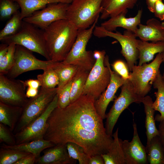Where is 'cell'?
Wrapping results in <instances>:
<instances>
[{
  "mask_svg": "<svg viewBox=\"0 0 164 164\" xmlns=\"http://www.w3.org/2000/svg\"><path fill=\"white\" fill-rule=\"evenodd\" d=\"M93 96L82 95L66 107H56L47 121L43 138L55 145L68 142L81 147L90 157L106 153L113 141L97 113Z\"/></svg>",
  "mask_w": 164,
  "mask_h": 164,
  "instance_id": "6da1fadb",
  "label": "cell"
},
{
  "mask_svg": "<svg viewBox=\"0 0 164 164\" xmlns=\"http://www.w3.org/2000/svg\"><path fill=\"white\" fill-rule=\"evenodd\" d=\"M44 31L50 60L63 61L76 40L78 29L72 22L66 19L52 23Z\"/></svg>",
  "mask_w": 164,
  "mask_h": 164,
  "instance_id": "7a4b0ae2",
  "label": "cell"
},
{
  "mask_svg": "<svg viewBox=\"0 0 164 164\" xmlns=\"http://www.w3.org/2000/svg\"><path fill=\"white\" fill-rule=\"evenodd\" d=\"M0 41L8 45L14 43L22 46L40 54L46 60H50L47 51L44 30L32 24L23 21L21 28L18 33Z\"/></svg>",
  "mask_w": 164,
  "mask_h": 164,
  "instance_id": "3957f363",
  "label": "cell"
},
{
  "mask_svg": "<svg viewBox=\"0 0 164 164\" xmlns=\"http://www.w3.org/2000/svg\"><path fill=\"white\" fill-rule=\"evenodd\" d=\"M102 0H73L67 12V19L78 30L91 27L99 18Z\"/></svg>",
  "mask_w": 164,
  "mask_h": 164,
  "instance_id": "277c9868",
  "label": "cell"
},
{
  "mask_svg": "<svg viewBox=\"0 0 164 164\" xmlns=\"http://www.w3.org/2000/svg\"><path fill=\"white\" fill-rule=\"evenodd\" d=\"M57 87L45 88L41 87L38 94L29 98L23 107L22 115L14 130L13 134L27 126L44 111L56 94Z\"/></svg>",
  "mask_w": 164,
  "mask_h": 164,
  "instance_id": "5b68a950",
  "label": "cell"
},
{
  "mask_svg": "<svg viewBox=\"0 0 164 164\" xmlns=\"http://www.w3.org/2000/svg\"><path fill=\"white\" fill-rule=\"evenodd\" d=\"M99 18L87 29L78 30L76 40L70 51L63 61L66 64L77 66L90 71L95 62L93 52L87 50V43L93 34Z\"/></svg>",
  "mask_w": 164,
  "mask_h": 164,
  "instance_id": "8992f818",
  "label": "cell"
},
{
  "mask_svg": "<svg viewBox=\"0 0 164 164\" xmlns=\"http://www.w3.org/2000/svg\"><path fill=\"white\" fill-rule=\"evenodd\" d=\"M93 53L95 62L90 71L82 95L91 96L96 100L108 86L111 75L108 67L104 63L105 51L95 50Z\"/></svg>",
  "mask_w": 164,
  "mask_h": 164,
  "instance_id": "52a82bcc",
  "label": "cell"
},
{
  "mask_svg": "<svg viewBox=\"0 0 164 164\" xmlns=\"http://www.w3.org/2000/svg\"><path fill=\"white\" fill-rule=\"evenodd\" d=\"M162 62V54L160 53L157 54L150 63L141 66L135 65L133 67L129 73L128 80L138 96L143 98L150 92Z\"/></svg>",
  "mask_w": 164,
  "mask_h": 164,
  "instance_id": "ba28073f",
  "label": "cell"
},
{
  "mask_svg": "<svg viewBox=\"0 0 164 164\" xmlns=\"http://www.w3.org/2000/svg\"><path fill=\"white\" fill-rule=\"evenodd\" d=\"M93 34L98 38L109 37L117 40L121 46V52L126 61L129 70L132 71L133 67L136 65L138 56V39L134 32L126 30L122 34L118 31H109L100 26H96Z\"/></svg>",
  "mask_w": 164,
  "mask_h": 164,
  "instance_id": "9c48e42d",
  "label": "cell"
},
{
  "mask_svg": "<svg viewBox=\"0 0 164 164\" xmlns=\"http://www.w3.org/2000/svg\"><path fill=\"white\" fill-rule=\"evenodd\" d=\"M121 87L119 96L115 100L112 107L106 115L105 129L107 134L112 137L114 128L122 112L132 103H142L143 99L136 93L128 79Z\"/></svg>",
  "mask_w": 164,
  "mask_h": 164,
  "instance_id": "30bf717a",
  "label": "cell"
},
{
  "mask_svg": "<svg viewBox=\"0 0 164 164\" xmlns=\"http://www.w3.org/2000/svg\"><path fill=\"white\" fill-rule=\"evenodd\" d=\"M32 52L22 46L16 45L14 64L6 74L7 76L15 78L27 71L38 70H43L52 67L55 62L51 60H39Z\"/></svg>",
  "mask_w": 164,
  "mask_h": 164,
  "instance_id": "8fae6325",
  "label": "cell"
},
{
  "mask_svg": "<svg viewBox=\"0 0 164 164\" xmlns=\"http://www.w3.org/2000/svg\"><path fill=\"white\" fill-rule=\"evenodd\" d=\"M24 81L0 74V102L23 107L29 98L26 95Z\"/></svg>",
  "mask_w": 164,
  "mask_h": 164,
  "instance_id": "7c38bea8",
  "label": "cell"
},
{
  "mask_svg": "<svg viewBox=\"0 0 164 164\" xmlns=\"http://www.w3.org/2000/svg\"><path fill=\"white\" fill-rule=\"evenodd\" d=\"M57 94L48 106L37 118L20 132L14 134L16 145L43 138L47 119L52 112L57 107Z\"/></svg>",
  "mask_w": 164,
  "mask_h": 164,
  "instance_id": "4fadbf2b",
  "label": "cell"
},
{
  "mask_svg": "<svg viewBox=\"0 0 164 164\" xmlns=\"http://www.w3.org/2000/svg\"><path fill=\"white\" fill-rule=\"evenodd\" d=\"M69 4L63 2L49 3L23 20L44 30L56 21L67 19V12Z\"/></svg>",
  "mask_w": 164,
  "mask_h": 164,
  "instance_id": "5bb4252c",
  "label": "cell"
},
{
  "mask_svg": "<svg viewBox=\"0 0 164 164\" xmlns=\"http://www.w3.org/2000/svg\"><path fill=\"white\" fill-rule=\"evenodd\" d=\"M104 63L109 68L111 78L110 83L105 91L94 102V105L98 114L103 119L106 118V111L110 102L115 98V94L118 89L121 87L127 80L122 78L111 69L109 57L106 55Z\"/></svg>",
  "mask_w": 164,
  "mask_h": 164,
  "instance_id": "9a60e30c",
  "label": "cell"
},
{
  "mask_svg": "<svg viewBox=\"0 0 164 164\" xmlns=\"http://www.w3.org/2000/svg\"><path fill=\"white\" fill-rule=\"evenodd\" d=\"M133 137L132 141H122V147L126 164H146L148 163L146 147L139 137L136 123L133 120Z\"/></svg>",
  "mask_w": 164,
  "mask_h": 164,
  "instance_id": "2e32d148",
  "label": "cell"
},
{
  "mask_svg": "<svg viewBox=\"0 0 164 164\" xmlns=\"http://www.w3.org/2000/svg\"><path fill=\"white\" fill-rule=\"evenodd\" d=\"M76 160L69 155L65 145H57L49 148L42 156L37 158L38 164H74Z\"/></svg>",
  "mask_w": 164,
  "mask_h": 164,
  "instance_id": "e0dca14e",
  "label": "cell"
},
{
  "mask_svg": "<svg viewBox=\"0 0 164 164\" xmlns=\"http://www.w3.org/2000/svg\"><path fill=\"white\" fill-rule=\"evenodd\" d=\"M142 11L139 10L136 15L132 17L126 18L125 15L120 14L114 16L101 23L100 26L105 30L111 32L115 31L121 27L134 33L141 23Z\"/></svg>",
  "mask_w": 164,
  "mask_h": 164,
  "instance_id": "ac0fdd59",
  "label": "cell"
},
{
  "mask_svg": "<svg viewBox=\"0 0 164 164\" xmlns=\"http://www.w3.org/2000/svg\"><path fill=\"white\" fill-rule=\"evenodd\" d=\"M138 26L135 33L141 40L153 42L164 41V28L157 19H150L146 25L140 23Z\"/></svg>",
  "mask_w": 164,
  "mask_h": 164,
  "instance_id": "d6986e66",
  "label": "cell"
},
{
  "mask_svg": "<svg viewBox=\"0 0 164 164\" xmlns=\"http://www.w3.org/2000/svg\"><path fill=\"white\" fill-rule=\"evenodd\" d=\"M139 0H102L100 19H106L120 14L125 15Z\"/></svg>",
  "mask_w": 164,
  "mask_h": 164,
  "instance_id": "ffe728a7",
  "label": "cell"
},
{
  "mask_svg": "<svg viewBox=\"0 0 164 164\" xmlns=\"http://www.w3.org/2000/svg\"><path fill=\"white\" fill-rule=\"evenodd\" d=\"M137 48L139 60L138 65L141 66L153 60L156 54L164 52V41L149 43L138 39Z\"/></svg>",
  "mask_w": 164,
  "mask_h": 164,
  "instance_id": "44dd1931",
  "label": "cell"
},
{
  "mask_svg": "<svg viewBox=\"0 0 164 164\" xmlns=\"http://www.w3.org/2000/svg\"><path fill=\"white\" fill-rule=\"evenodd\" d=\"M23 107L0 102V122L9 127L12 132L22 112Z\"/></svg>",
  "mask_w": 164,
  "mask_h": 164,
  "instance_id": "7402d4cb",
  "label": "cell"
},
{
  "mask_svg": "<svg viewBox=\"0 0 164 164\" xmlns=\"http://www.w3.org/2000/svg\"><path fill=\"white\" fill-rule=\"evenodd\" d=\"M118 128L113 134V142L108 152L101 154L104 164H126L122 149V140L118 136Z\"/></svg>",
  "mask_w": 164,
  "mask_h": 164,
  "instance_id": "603a6c76",
  "label": "cell"
},
{
  "mask_svg": "<svg viewBox=\"0 0 164 164\" xmlns=\"http://www.w3.org/2000/svg\"><path fill=\"white\" fill-rule=\"evenodd\" d=\"M19 4L22 19L31 15L34 12L42 9L48 4L63 2L70 3L73 0H13Z\"/></svg>",
  "mask_w": 164,
  "mask_h": 164,
  "instance_id": "cb8c5ba5",
  "label": "cell"
},
{
  "mask_svg": "<svg viewBox=\"0 0 164 164\" xmlns=\"http://www.w3.org/2000/svg\"><path fill=\"white\" fill-rule=\"evenodd\" d=\"M55 145L50 141L42 138L12 145L3 144L1 147L3 148L26 151L34 154L37 158L40 156L41 152L44 150Z\"/></svg>",
  "mask_w": 164,
  "mask_h": 164,
  "instance_id": "d4e9b609",
  "label": "cell"
},
{
  "mask_svg": "<svg viewBox=\"0 0 164 164\" xmlns=\"http://www.w3.org/2000/svg\"><path fill=\"white\" fill-rule=\"evenodd\" d=\"M142 103L144 105L145 114V122L147 144L153 137L159 135V131L155 125L154 117L155 111L152 107L153 101L152 98L149 96L146 95L143 98Z\"/></svg>",
  "mask_w": 164,
  "mask_h": 164,
  "instance_id": "484cf974",
  "label": "cell"
},
{
  "mask_svg": "<svg viewBox=\"0 0 164 164\" xmlns=\"http://www.w3.org/2000/svg\"><path fill=\"white\" fill-rule=\"evenodd\" d=\"M154 88L157 89L154 93L156 99L152 104V107L155 111H158L160 114L155 116V120L160 122L164 120V80L160 70L152 83Z\"/></svg>",
  "mask_w": 164,
  "mask_h": 164,
  "instance_id": "4316f807",
  "label": "cell"
},
{
  "mask_svg": "<svg viewBox=\"0 0 164 164\" xmlns=\"http://www.w3.org/2000/svg\"><path fill=\"white\" fill-rule=\"evenodd\" d=\"M52 67L58 77L59 82L57 87V90H59L73 79L79 67L73 64H66L61 61L55 62Z\"/></svg>",
  "mask_w": 164,
  "mask_h": 164,
  "instance_id": "83f0119b",
  "label": "cell"
},
{
  "mask_svg": "<svg viewBox=\"0 0 164 164\" xmlns=\"http://www.w3.org/2000/svg\"><path fill=\"white\" fill-rule=\"evenodd\" d=\"M145 147L148 163L164 164V149L158 135L152 138Z\"/></svg>",
  "mask_w": 164,
  "mask_h": 164,
  "instance_id": "f1b7e54d",
  "label": "cell"
},
{
  "mask_svg": "<svg viewBox=\"0 0 164 164\" xmlns=\"http://www.w3.org/2000/svg\"><path fill=\"white\" fill-rule=\"evenodd\" d=\"M89 72L90 71L84 68L79 67L73 79L70 90V103L75 101L82 95Z\"/></svg>",
  "mask_w": 164,
  "mask_h": 164,
  "instance_id": "f546056e",
  "label": "cell"
},
{
  "mask_svg": "<svg viewBox=\"0 0 164 164\" xmlns=\"http://www.w3.org/2000/svg\"><path fill=\"white\" fill-rule=\"evenodd\" d=\"M23 22L21 17L20 12L18 11L9 19L0 31V40L18 33L21 28Z\"/></svg>",
  "mask_w": 164,
  "mask_h": 164,
  "instance_id": "4dcf8cb0",
  "label": "cell"
},
{
  "mask_svg": "<svg viewBox=\"0 0 164 164\" xmlns=\"http://www.w3.org/2000/svg\"><path fill=\"white\" fill-rule=\"evenodd\" d=\"M30 154L26 151L1 147L0 164H15L21 158Z\"/></svg>",
  "mask_w": 164,
  "mask_h": 164,
  "instance_id": "1f68e13d",
  "label": "cell"
},
{
  "mask_svg": "<svg viewBox=\"0 0 164 164\" xmlns=\"http://www.w3.org/2000/svg\"><path fill=\"white\" fill-rule=\"evenodd\" d=\"M37 78L41 83V87L45 88H55L59 82L58 77L52 67L43 70V73L38 75Z\"/></svg>",
  "mask_w": 164,
  "mask_h": 164,
  "instance_id": "d6a6232c",
  "label": "cell"
},
{
  "mask_svg": "<svg viewBox=\"0 0 164 164\" xmlns=\"http://www.w3.org/2000/svg\"><path fill=\"white\" fill-rule=\"evenodd\" d=\"M66 145L68 154L71 158L78 161L79 164H89L90 156L81 147L72 142H68Z\"/></svg>",
  "mask_w": 164,
  "mask_h": 164,
  "instance_id": "836d02e7",
  "label": "cell"
},
{
  "mask_svg": "<svg viewBox=\"0 0 164 164\" xmlns=\"http://www.w3.org/2000/svg\"><path fill=\"white\" fill-rule=\"evenodd\" d=\"M16 45L14 43L9 44L8 52L0 60V74H7L13 67L15 61Z\"/></svg>",
  "mask_w": 164,
  "mask_h": 164,
  "instance_id": "e575fe53",
  "label": "cell"
},
{
  "mask_svg": "<svg viewBox=\"0 0 164 164\" xmlns=\"http://www.w3.org/2000/svg\"><path fill=\"white\" fill-rule=\"evenodd\" d=\"M20 9L19 4L13 0H0V18L3 20L10 19Z\"/></svg>",
  "mask_w": 164,
  "mask_h": 164,
  "instance_id": "d590c367",
  "label": "cell"
},
{
  "mask_svg": "<svg viewBox=\"0 0 164 164\" xmlns=\"http://www.w3.org/2000/svg\"><path fill=\"white\" fill-rule=\"evenodd\" d=\"M73 79L61 89L59 90L57 89V107L63 108L70 103V90Z\"/></svg>",
  "mask_w": 164,
  "mask_h": 164,
  "instance_id": "8d00e7d4",
  "label": "cell"
},
{
  "mask_svg": "<svg viewBox=\"0 0 164 164\" xmlns=\"http://www.w3.org/2000/svg\"><path fill=\"white\" fill-rule=\"evenodd\" d=\"M9 128L5 125L0 123V142H4L5 144L10 145H16V142L14 134Z\"/></svg>",
  "mask_w": 164,
  "mask_h": 164,
  "instance_id": "74e56055",
  "label": "cell"
},
{
  "mask_svg": "<svg viewBox=\"0 0 164 164\" xmlns=\"http://www.w3.org/2000/svg\"><path fill=\"white\" fill-rule=\"evenodd\" d=\"M112 68L114 71L125 80L129 79L130 73L127 63L121 60H118L112 64Z\"/></svg>",
  "mask_w": 164,
  "mask_h": 164,
  "instance_id": "f35d334b",
  "label": "cell"
},
{
  "mask_svg": "<svg viewBox=\"0 0 164 164\" xmlns=\"http://www.w3.org/2000/svg\"><path fill=\"white\" fill-rule=\"evenodd\" d=\"M153 13L155 16L161 21L164 20V3L162 0H157L156 2Z\"/></svg>",
  "mask_w": 164,
  "mask_h": 164,
  "instance_id": "ab89813d",
  "label": "cell"
},
{
  "mask_svg": "<svg viewBox=\"0 0 164 164\" xmlns=\"http://www.w3.org/2000/svg\"><path fill=\"white\" fill-rule=\"evenodd\" d=\"M36 159L35 155L31 153L21 158L15 164H33L35 163Z\"/></svg>",
  "mask_w": 164,
  "mask_h": 164,
  "instance_id": "60d3db41",
  "label": "cell"
},
{
  "mask_svg": "<svg viewBox=\"0 0 164 164\" xmlns=\"http://www.w3.org/2000/svg\"><path fill=\"white\" fill-rule=\"evenodd\" d=\"M26 87L38 89L41 87V83L39 80L37 79H29L24 81Z\"/></svg>",
  "mask_w": 164,
  "mask_h": 164,
  "instance_id": "b9f144b4",
  "label": "cell"
},
{
  "mask_svg": "<svg viewBox=\"0 0 164 164\" xmlns=\"http://www.w3.org/2000/svg\"><path fill=\"white\" fill-rule=\"evenodd\" d=\"M89 164H104V161L101 155H97L90 157Z\"/></svg>",
  "mask_w": 164,
  "mask_h": 164,
  "instance_id": "7bdbcfd3",
  "label": "cell"
},
{
  "mask_svg": "<svg viewBox=\"0 0 164 164\" xmlns=\"http://www.w3.org/2000/svg\"><path fill=\"white\" fill-rule=\"evenodd\" d=\"M159 122L158 129L159 136L164 149V120Z\"/></svg>",
  "mask_w": 164,
  "mask_h": 164,
  "instance_id": "ee69618b",
  "label": "cell"
},
{
  "mask_svg": "<svg viewBox=\"0 0 164 164\" xmlns=\"http://www.w3.org/2000/svg\"><path fill=\"white\" fill-rule=\"evenodd\" d=\"M39 92L38 89L28 87L26 90V94L28 98H33L38 94Z\"/></svg>",
  "mask_w": 164,
  "mask_h": 164,
  "instance_id": "f6af8a7d",
  "label": "cell"
},
{
  "mask_svg": "<svg viewBox=\"0 0 164 164\" xmlns=\"http://www.w3.org/2000/svg\"><path fill=\"white\" fill-rule=\"evenodd\" d=\"M9 48V45L2 43L0 45V60L2 59L7 53Z\"/></svg>",
  "mask_w": 164,
  "mask_h": 164,
  "instance_id": "bcb514c9",
  "label": "cell"
},
{
  "mask_svg": "<svg viewBox=\"0 0 164 164\" xmlns=\"http://www.w3.org/2000/svg\"><path fill=\"white\" fill-rule=\"evenodd\" d=\"M157 0H146L147 8L150 12H154L155 5Z\"/></svg>",
  "mask_w": 164,
  "mask_h": 164,
  "instance_id": "7dc6e473",
  "label": "cell"
},
{
  "mask_svg": "<svg viewBox=\"0 0 164 164\" xmlns=\"http://www.w3.org/2000/svg\"><path fill=\"white\" fill-rule=\"evenodd\" d=\"M163 57V62L164 64V52L162 53Z\"/></svg>",
  "mask_w": 164,
  "mask_h": 164,
  "instance_id": "c3c4849f",
  "label": "cell"
},
{
  "mask_svg": "<svg viewBox=\"0 0 164 164\" xmlns=\"http://www.w3.org/2000/svg\"><path fill=\"white\" fill-rule=\"evenodd\" d=\"M162 27L164 28V22H162Z\"/></svg>",
  "mask_w": 164,
  "mask_h": 164,
  "instance_id": "681fc988",
  "label": "cell"
},
{
  "mask_svg": "<svg viewBox=\"0 0 164 164\" xmlns=\"http://www.w3.org/2000/svg\"><path fill=\"white\" fill-rule=\"evenodd\" d=\"M162 78L163 79V80H164V72L162 74Z\"/></svg>",
  "mask_w": 164,
  "mask_h": 164,
  "instance_id": "f907efd6",
  "label": "cell"
}]
</instances>
